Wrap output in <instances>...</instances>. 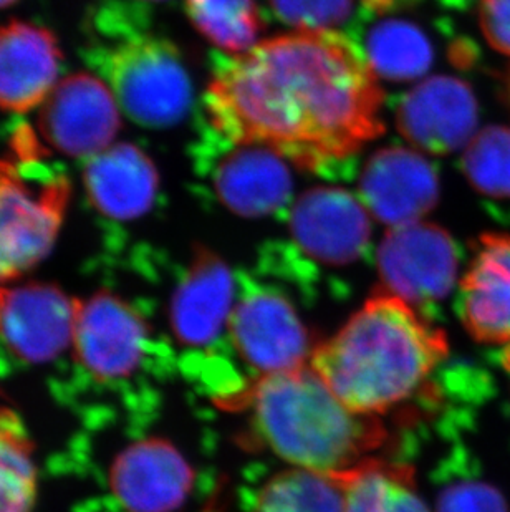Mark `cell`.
Masks as SVG:
<instances>
[{"label":"cell","mask_w":510,"mask_h":512,"mask_svg":"<svg viewBox=\"0 0 510 512\" xmlns=\"http://www.w3.org/2000/svg\"><path fill=\"white\" fill-rule=\"evenodd\" d=\"M120 126V107L110 88L85 72L58 82L39 116L40 133L52 148L87 160L110 148Z\"/></svg>","instance_id":"cell-10"},{"label":"cell","mask_w":510,"mask_h":512,"mask_svg":"<svg viewBox=\"0 0 510 512\" xmlns=\"http://www.w3.org/2000/svg\"><path fill=\"white\" fill-rule=\"evenodd\" d=\"M206 512H217V511H206Z\"/></svg>","instance_id":"cell-35"},{"label":"cell","mask_w":510,"mask_h":512,"mask_svg":"<svg viewBox=\"0 0 510 512\" xmlns=\"http://www.w3.org/2000/svg\"><path fill=\"white\" fill-rule=\"evenodd\" d=\"M244 400L255 435L294 468L340 476L385 440L380 421L350 410L310 363L259 377Z\"/></svg>","instance_id":"cell-3"},{"label":"cell","mask_w":510,"mask_h":512,"mask_svg":"<svg viewBox=\"0 0 510 512\" xmlns=\"http://www.w3.org/2000/svg\"><path fill=\"white\" fill-rule=\"evenodd\" d=\"M383 90L363 49L338 30H295L217 57L206 128L269 148L308 173L337 176L385 130Z\"/></svg>","instance_id":"cell-1"},{"label":"cell","mask_w":510,"mask_h":512,"mask_svg":"<svg viewBox=\"0 0 510 512\" xmlns=\"http://www.w3.org/2000/svg\"><path fill=\"white\" fill-rule=\"evenodd\" d=\"M501 362L502 367H504V370H506L507 375H509L510 377V345H507V347L502 348Z\"/></svg>","instance_id":"cell-30"},{"label":"cell","mask_w":510,"mask_h":512,"mask_svg":"<svg viewBox=\"0 0 510 512\" xmlns=\"http://www.w3.org/2000/svg\"><path fill=\"white\" fill-rule=\"evenodd\" d=\"M62 50L50 30L14 20L0 27V108L25 113L57 85Z\"/></svg>","instance_id":"cell-18"},{"label":"cell","mask_w":510,"mask_h":512,"mask_svg":"<svg viewBox=\"0 0 510 512\" xmlns=\"http://www.w3.org/2000/svg\"><path fill=\"white\" fill-rule=\"evenodd\" d=\"M461 252L453 236L436 224L390 229L376 254L383 290L416 309L448 297L458 279Z\"/></svg>","instance_id":"cell-8"},{"label":"cell","mask_w":510,"mask_h":512,"mask_svg":"<svg viewBox=\"0 0 510 512\" xmlns=\"http://www.w3.org/2000/svg\"><path fill=\"white\" fill-rule=\"evenodd\" d=\"M148 2H161V0H148Z\"/></svg>","instance_id":"cell-34"},{"label":"cell","mask_w":510,"mask_h":512,"mask_svg":"<svg viewBox=\"0 0 510 512\" xmlns=\"http://www.w3.org/2000/svg\"><path fill=\"white\" fill-rule=\"evenodd\" d=\"M72 343L83 370L97 382H123L145 362L150 327L133 305L102 290L77 300Z\"/></svg>","instance_id":"cell-9"},{"label":"cell","mask_w":510,"mask_h":512,"mask_svg":"<svg viewBox=\"0 0 510 512\" xmlns=\"http://www.w3.org/2000/svg\"><path fill=\"white\" fill-rule=\"evenodd\" d=\"M77 300L49 284L5 292L0 332L19 357L45 362L73 342Z\"/></svg>","instance_id":"cell-17"},{"label":"cell","mask_w":510,"mask_h":512,"mask_svg":"<svg viewBox=\"0 0 510 512\" xmlns=\"http://www.w3.org/2000/svg\"><path fill=\"white\" fill-rule=\"evenodd\" d=\"M479 17L492 49L510 57V0H481Z\"/></svg>","instance_id":"cell-28"},{"label":"cell","mask_w":510,"mask_h":512,"mask_svg":"<svg viewBox=\"0 0 510 512\" xmlns=\"http://www.w3.org/2000/svg\"><path fill=\"white\" fill-rule=\"evenodd\" d=\"M448 352L443 330L380 290L315 347L310 367L350 410L376 418L413 397Z\"/></svg>","instance_id":"cell-2"},{"label":"cell","mask_w":510,"mask_h":512,"mask_svg":"<svg viewBox=\"0 0 510 512\" xmlns=\"http://www.w3.org/2000/svg\"><path fill=\"white\" fill-rule=\"evenodd\" d=\"M297 251L327 266H348L371 242V221L361 199L342 188H313L287 211Z\"/></svg>","instance_id":"cell-11"},{"label":"cell","mask_w":510,"mask_h":512,"mask_svg":"<svg viewBox=\"0 0 510 512\" xmlns=\"http://www.w3.org/2000/svg\"><path fill=\"white\" fill-rule=\"evenodd\" d=\"M459 315L467 334L484 345H510V237L487 232L459 284Z\"/></svg>","instance_id":"cell-16"},{"label":"cell","mask_w":510,"mask_h":512,"mask_svg":"<svg viewBox=\"0 0 510 512\" xmlns=\"http://www.w3.org/2000/svg\"><path fill=\"white\" fill-rule=\"evenodd\" d=\"M242 294L232 310V343L260 377L310 363L313 350L299 312L279 290L241 279Z\"/></svg>","instance_id":"cell-7"},{"label":"cell","mask_w":510,"mask_h":512,"mask_svg":"<svg viewBox=\"0 0 510 512\" xmlns=\"http://www.w3.org/2000/svg\"><path fill=\"white\" fill-rule=\"evenodd\" d=\"M477 102L471 87L454 77H433L401 98L396 125L419 150L448 155L471 143L477 126Z\"/></svg>","instance_id":"cell-13"},{"label":"cell","mask_w":510,"mask_h":512,"mask_svg":"<svg viewBox=\"0 0 510 512\" xmlns=\"http://www.w3.org/2000/svg\"><path fill=\"white\" fill-rule=\"evenodd\" d=\"M236 307V279L226 262L204 246L194 249L188 269L179 279L169 320L179 343L206 347L229 327Z\"/></svg>","instance_id":"cell-15"},{"label":"cell","mask_w":510,"mask_h":512,"mask_svg":"<svg viewBox=\"0 0 510 512\" xmlns=\"http://www.w3.org/2000/svg\"><path fill=\"white\" fill-rule=\"evenodd\" d=\"M88 60L106 80L121 112L146 128H169L193 105V82L171 40L146 34L140 19L100 10Z\"/></svg>","instance_id":"cell-4"},{"label":"cell","mask_w":510,"mask_h":512,"mask_svg":"<svg viewBox=\"0 0 510 512\" xmlns=\"http://www.w3.org/2000/svg\"><path fill=\"white\" fill-rule=\"evenodd\" d=\"M506 92H507V97H509V103H510V72L506 78Z\"/></svg>","instance_id":"cell-32"},{"label":"cell","mask_w":510,"mask_h":512,"mask_svg":"<svg viewBox=\"0 0 510 512\" xmlns=\"http://www.w3.org/2000/svg\"><path fill=\"white\" fill-rule=\"evenodd\" d=\"M360 199L373 218L391 229L419 223L438 204V170L416 151L383 148L366 161Z\"/></svg>","instance_id":"cell-12"},{"label":"cell","mask_w":510,"mask_h":512,"mask_svg":"<svg viewBox=\"0 0 510 512\" xmlns=\"http://www.w3.org/2000/svg\"><path fill=\"white\" fill-rule=\"evenodd\" d=\"M17 0H0V9H5V7H10V5L15 4Z\"/></svg>","instance_id":"cell-31"},{"label":"cell","mask_w":510,"mask_h":512,"mask_svg":"<svg viewBox=\"0 0 510 512\" xmlns=\"http://www.w3.org/2000/svg\"><path fill=\"white\" fill-rule=\"evenodd\" d=\"M194 27L227 55L246 54L259 44L264 20L255 0H184Z\"/></svg>","instance_id":"cell-23"},{"label":"cell","mask_w":510,"mask_h":512,"mask_svg":"<svg viewBox=\"0 0 510 512\" xmlns=\"http://www.w3.org/2000/svg\"><path fill=\"white\" fill-rule=\"evenodd\" d=\"M194 473L169 441L150 438L126 448L111 466V493L128 512L178 511L191 489Z\"/></svg>","instance_id":"cell-14"},{"label":"cell","mask_w":510,"mask_h":512,"mask_svg":"<svg viewBox=\"0 0 510 512\" xmlns=\"http://www.w3.org/2000/svg\"><path fill=\"white\" fill-rule=\"evenodd\" d=\"M4 295H5V292H2V290H0V315H2V305H4Z\"/></svg>","instance_id":"cell-33"},{"label":"cell","mask_w":510,"mask_h":512,"mask_svg":"<svg viewBox=\"0 0 510 512\" xmlns=\"http://www.w3.org/2000/svg\"><path fill=\"white\" fill-rule=\"evenodd\" d=\"M35 494L32 441L14 411L0 410V512H30Z\"/></svg>","instance_id":"cell-24"},{"label":"cell","mask_w":510,"mask_h":512,"mask_svg":"<svg viewBox=\"0 0 510 512\" xmlns=\"http://www.w3.org/2000/svg\"><path fill=\"white\" fill-rule=\"evenodd\" d=\"M252 512H345L342 484L335 476L285 469L262 486Z\"/></svg>","instance_id":"cell-22"},{"label":"cell","mask_w":510,"mask_h":512,"mask_svg":"<svg viewBox=\"0 0 510 512\" xmlns=\"http://www.w3.org/2000/svg\"><path fill=\"white\" fill-rule=\"evenodd\" d=\"M363 54L376 73L393 82L423 77L434 62L428 35L408 20H383L366 35Z\"/></svg>","instance_id":"cell-21"},{"label":"cell","mask_w":510,"mask_h":512,"mask_svg":"<svg viewBox=\"0 0 510 512\" xmlns=\"http://www.w3.org/2000/svg\"><path fill=\"white\" fill-rule=\"evenodd\" d=\"M83 184L98 213L115 221H133L153 208L159 174L145 151L120 143L87 160Z\"/></svg>","instance_id":"cell-19"},{"label":"cell","mask_w":510,"mask_h":512,"mask_svg":"<svg viewBox=\"0 0 510 512\" xmlns=\"http://www.w3.org/2000/svg\"><path fill=\"white\" fill-rule=\"evenodd\" d=\"M424 0H361V4L368 12L376 14H385V12H395V10L409 9L414 5L421 4ZM446 4H454L458 0H443Z\"/></svg>","instance_id":"cell-29"},{"label":"cell","mask_w":510,"mask_h":512,"mask_svg":"<svg viewBox=\"0 0 510 512\" xmlns=\"http://www.w3.org/2000/svg\"><path fill=\"white\" fill-rule=\"evenodd\" d=\"M462 171L486 198L510 199L509 126H489L474 136L462 156Z\"/></svg>","instance_id":"cell-25"},{"label":"cell","mask_w":510,"mask_h":512,"mask_svg":"<svg viewBox=\"0 0 510 512\" xmlns=\"http://www.w3.org/2000/svg\"><path fill=\"white\" fill-rule=\"evenodd\" d=\"M275 17L297 30H335L352 19L357 0H269Z\"/></svg>","instance_id":"cell-26"},{"label":"cell","mask_w":510,"mask_h":512,"mask_svg":"<svg viewBox=\"0 0 510 512\" xmlns=\"http://www.w3.org/2000/svg\"><path fill=\"white\" fill-rule=\"evenodd\" d=\"M198 161L219 203L232 213L264 218L289 211L292 176L282 156L269 148L237 145L207 130Z\"/></svg>","instance_id":"cell-6"},{"label":"cell","mask_w":510,"mask_h":512,"mask_svg":"<svg viewBox=\"0 0 510 512\" xmlns=\"http://www.w3.org/2000/svg\"><path fill=\"white\" fill-rule=\"evenodd\" d=\"M0 160V282L30 271L52 251L67 208L68 181L40 156Z\"/></svg>","instance_id":"cell-5"},{"label":"cell","mask_w":510,"mask_h":512,"mask_svg":"<svg viewBox=\"0 0 510 512\" xmlns=\"http://www.w3.org/2000/svg\"><path fill=\"white\" fill-rule=\"evenodd\" d=\"M436 512H509L499 491L479 481H461L439 494Z\"/></svg>","instance_id":"cell-27"},{"label":"cell","mask_w":510,"mask_h":512,"mask_svg":"<svg viewBox=\"0 0 510 512\" xmlns=\"http://www.w3.org/2000/svg\"><path fill=\"white\" fill-rule=\"evenodd\" d=\"M335 478L342 484L345 512H433L403 464L370 458Z\"/></svg>","instance_id":"cell-20"}]
</instances>
